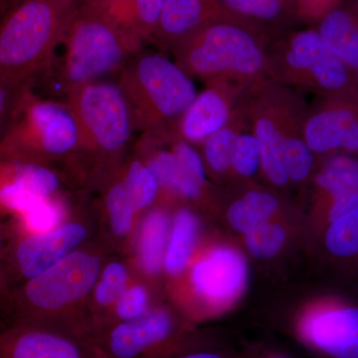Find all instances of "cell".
I'll list each match as a JSON object with an SVG mask.
<instances>
[{
	"label": "cell",
	"instance_id": "obj_14",
	"mask_svg": "<svg viewBox=\"0 0 358 358\" xmlns=\"http://www.w3.org/2000/svg\"><path fill=\"white\" fill-rule=\"evenodd\" d=\"M249 90L228 82H208L180 117L174 131L190 145H201L228 124Z\"/></svg>",
	"mask_w": 358,
	"mask_h": 358
},
{
	"label": "cell",
	"instance_id": "obj_23",
	"mask_svg": "<svg viewBox=\"0 0 358 358\" xmlns=\"http://www.w3.org/2000/svg\"><path fill=\"white\" fill-rule=\"evenodd\" d=\"M244 98L238 103L228 124L201 143L205 162L215 173H223L231 169L238 138L244 131H250Z\"/></svg>",
	"mask_w": 358,
	"mask_h": 358
},
{
	"label": "cell",
	"instance_id": "obj_2",
	"mask_svg": "<svg viewBox=\"0 0 358 358\" xmlns=\"http://www.w3.org/2000/svg\"><path fill=\"white\" fill-rule=\"evenodd\" d=\"M268 41L242 21L219 20L200 28L171 53L190 78L251 89L268 79Z\"/></svg>",
	"mask_w": 358,
	"mask_h": 358
},
{
	"label": "cell",
	"instance_id": "obj_5",
	"mask_svg": "<svg viewBox=\"0 0 358 358\" xmlns=\"http://www.w3.org/2000/svg\"><path fill=\"white\" fill-rule=\"evenodd\" d=\"M244 103L250 131L260 145L264 173L275 185H287L285 157L308 148L303 138L308 106L303 94L268 79L247 92Z\"/></svg>",
	"mask_w": 358,
	"mask_h": 358
},
{
	"label": "cell",
	"instance_id": "obj_10",
	"mask_svg": "<svg viewBox=\"0 0 358 358\" xmlns=\"http://www.w3.org/2000/svg\"><path fill=\"white\" fill-rule=\"evenodd\" d=\"M0 358H114L95 334L14 322L0 329Z\"/></svg>",
	"mask_w": 358,
	"mask_h": 358
},
{
	"label": "cell",
	"instance_id": "obj_12",
	"mask_svg": "<svg viewBox=\"0 0 358 358\" xmlns=\"http://www.w3.org/2000/svg\"><path fill=\"white\" fill-rule=\"evenodd\" d=\"M88 235L89 228L79 221L48 232L20 235L9 253V267L23 281L32 279L81 248Z\"/></svg>",
	"mask_w": 358,
	"mask_h": 358
},
{
	"label": "cell",
	"instance_id": "obj_25",
	"mask_svg": "<svg viewBox=\"0 0 358 358\" xmlns=\"http://www.w3.org/2000/svg\"><path fill=\"white\" fill-rule=\"evenodd\" d=\"M279 208V201L271 193L251 190L233 202L228 210V220L235 230L249 231L268 222Z\"/></svg>",
	"mask_w": 358,
	"mask_h": 358
},
{
	"label": "cell",
	"instance_id": "obj_3",
	"mask_svg": "<svg viewBox=\"0 0 358 358\" xmlns=\"http://www.w3.org/2000/svg\"><path fill=\"white\" fill-rule=\"evenodd\" d=\"M80 4L22 0L0 17V76L32 89L52 70L71 18Z\"/></svg>",
	"mask_w": 358,
	"mask_h": 358
},
{
	"label": "cell",
	"instance_id": "obj_42",
	"mask_svg": "<svg viewBox=\"0 0 358 358\" xmlns=\"http://www.w3.org/2000/svg\"><path fill=\"white\" fill-rule=\"evenodd\" d=\"M355 6L358 9V0H357V2H355Z\"/></svg>",
	"mask_w": 358,
	"mask_h": 358
},
{
	"label": "cell",
	"instance_id": "obj_35",
	"mask_svg": "<svg viewBox=\"0 0 358 358\" xmlns=\"http://www.w3.org/2000/svg\"><path fill=\"white\" fill-rule=\"evenodd\" d=\"M31 90L0 76V136L10 124L26 94Z\"/></svg>",
	"mask_w": 358,
	"mask_h": 358
},
{
	"label": "cell",
	"instance_id": "obj_7",
	"mask_svg": "<svg viewBox=\"0 0 358 358\" xmlns=\"http://www.w3.org/2000/svg\"><path fill=\"white\" fill-rule=\"evenodd\" d=\"M268 77L319 98L358 96L355 72L327 47L315 28L291 33L268 44Z\"/></svg>",
	"mask_w": 358,
	"mask_h": 358
},
{
	"label": "cell",
	"instance_id": "obj_24",
	"mask_svg": "<svg viewBox=\"0 0 358 358\" xmlns=\"http://www.w3.org/2000/svg\"><path fill=\"white\" fill-rule=\"evenodd\" d=\"M199 235V220L192 211L182 209L176 214L167 245L164 265L169 275L185 271L194 250Z\"/></svg>",
	"mask_w": 358,
	"mask_h": 358
},
{
	"label": "cell",
	"instance_id": "obj_30",
	"mask_svg": "<svg viewBox=\"0 0 358 358\" xmlns=\"http://www.w3.org/2000/svg\"><path fill=\"white\" fill-rule=\"evenodd\" d=\"M65 214L64 204L59 195L42 200L28 210L14 216L16 234H37L56 229L64 222Z\"/></svg>",
	"mask_w": 358,
	"mask_h": 358
},
{
	"label": "cell",
	"instance_id": "obj_8",
	"mask_svg": "<svg viewBox=\"0 0 358 358\" xmlns=\"http://www.w3.org/2000/svg\"><path fill=\"white\" fill-rule=\"evenodd\" d=\"M79 127L77 157L112 164L131 141L133 115L117 82H91L66 93Z\"/></svg>",
	"mask_w": 358,
	"mask_h": 358
},
{
	"label": "cell",
	"instance_id": "obj_37",
	"mask_svg": "<svg viewBox=\"0 0 358 358\" xmlns=\"http://www.w3.org/2000/svg\"><path fill=\"white\" fill-rule=\"evenodd\" d=\"M3 241V232L0 228V303L10 305L11 291L8 288V284H7L6 263L3 262L4 258H6V248H4Z\"/></svg>",
	"mask_w": 358,
	"mask_h": 358
},
{
	"label": "cell",
	"instance_id": "obj_22",
	"mask_svg": "<svg viewBox=\"0 0 358 358\" xmlns=\"http://www.w3.org/2000/svg\"><path fill=\"white\" fill-rule=\"evenodd\" d=\"M238 20L255 28L268 39L271 29H279L296 17L294 0H219Z\"/></svg>",
	"mask_w": 358,
	"mask_h": 358
},
{
	"label": "cell",
	"instance_id": "obj_17",
	"mask_svg": "<svg viewBox=\"0 0 358 358\" xmlns=\"http://www.w3.org/2000/svg\"><path fill=\"white\" fill-rule=\"evenodd\" d=\"M246 261L230 248L214 249L193 267L195 291L209 303L223 305L239 296L247 282Z\"/></svg>",
	"mask_w": 358,
	"mask_h": 358
},
{
	"label": "cell",
	"instance_id": "obj_34",
	"mask_svg": "<svg viewBox=\"0 0 358 358\" xmlns=\"http://www.w3.org/2000/svg\"><path fill=\"white\" fill-rule=\"evenodd\" d=\"M261 167V150L258 141L250 131L240 134L233 152L231 169L239 176H255Z\"/></svg>",
	"mask_w": 358,
	"mask_h": 358
},
{
	"label": "cell",
	"instance_id": "obj_16",
	"mask_svg": "<svg viewBox=\"0 0 358 358\" xmlns=\"http://www.w3.org/2000/svg\"><path fill=\"white\" fill-rule=\"evenodd\" d=\"M301 334L329 358H358V306L320 308L305 317Z\"/></svg>",
	"mask_w": 358,
	"mask_h": 358
},
{
	"label": "cell",
	"instance_id": "obj_33",
	"mask_svg": "<svg viewBox=\"0 0 358 358\" xmlns=\"http://www.w3.org/2000/svg\"><path fill=\"white\" fill-rule=\"evenodd\" d=\"M148 312L147 289L141 285H134L124 289L115 301L110 326L117 322L138 319Z\"/></svg>",
	"mask_w": 358,
	"mask_h": 358
},
{
	"label": "cell",
	"instance_id": "obj_6",
	"mask_svg": "<svg viewBox=\"0 0 358 358\" xmlns=\"http://www.w3.org/2000/svg\"><path fill=\"white\" fill-rule=\"evenodd\" d=\"M80 134L67 103L26 94L10 124L0 136V159L50 166L75 157Z\"/></svg>",
	"mask_w": 358,
	"mask_h": 358
},
{
	"label": "cell",
	"instance_id": "obj_1",
	"mask_svg": "<svg viewBox=\"0 0 358 358\" xmlns=\"http://www.w3.org/2000/svg\"><path fill=\"white\" fill-rule=\"evenodd\" d=\"M103 268L95 249L79 248L11 292L15 322H37L96 334L82 305L92 294Z\"/></svg>",
	"mask_w": 358,
	"mask_h": 358
},
{
	"label": "cell",
	"instance_id": "obj_9",
	"mask_svg": "<svg viewBox=\"0 0 358 358\" xmlns=\"http://www.w3.org/2000/svg\"><path fill=\"white\" fill-rule=\"evenodd\" d=\"M60 45L65 51L59 81L65 93L119 73L134 55L117 30L86 4L78 6Z\"/></svg>",
	"mask_w": 358,
	"mask_h": 358
},
{
	"label": "cell",
	"instance_id": "obj_15",
	"mask_svg": "<svg viewBox=\"0 0 358 358\" xmlns=\"http://www.w3.org/2000/svg\"><path fill=\"white\" fill-rule=\"evenodd\" d=\"M176 324L166 310H150L138 319L117 322L96 334L114 358H150L173 338Z\"/></svg>",
	"mask_w": 358,
	"mask_h": 358
},
{
	"label": "cell",
	"instance_id": "obj_40",
	"mask_svg": "<svg viewBox=\"0 0 358 358\" xmlns=\"http://www.w3.org/2000/svg\"><path fill=\"white\" fill-rule=\"evenodd\" d=\"M58 1L70 2V3L75 4H84L89 3V2L96 1V0H58Z\"/></svg>",
	"mask_w": 358,
	"mask_h": 358
},
{
	"label": "cell",
	"instance_id": "obj_13",
	"mask_svg": "<svg viewBox=\"0 0 358 358\" xmlns=\"http://www.w3.org/2000/svg\"><path fill=\"white\" fill-rule=\"evenodd\" d=\"M60 176L50 166L0 159V214L16 216L57 196Z\"/></svg>",
	"mask_w": 358,
	"mask_h": 358
},
{
	"label": "cell",
	"instance_id": "obj_19",
	"mask_svg": "<svg viewBox=\"0 0 358 358\" xmlns=\"http://www.w3.org/2000/svg\"><path fill=\"white\" fill-rule=\"evenodd\" d=\"M84 4L103 16L136 54L154 40L164 0H96Z\"/></svg>",
	"mask_w": 358,
	"mask_h": 358
},
{
	"label": "cell",
	"instance_id": "obj_41",
	"mask_svg": "<svg viewBox=\"0 0 358 358\" xmlns=\"http://www.w3.org/2000/svg\"><path fill=\"white\" fill-rule=\"evenodd\" d=\"M355 80H357V85H358V70L355 71Z\"/></svg>",
	"mask_w": 358,
	"mask_h": 358
},
{
	"label": "cell",
	"instance_id": "obj_20",
	"mask_svg": "<svg viewBox=\"0 0 358 358\" xmlns=\"http://www.w3.org/2000/svg\"><path fill=\"white\" fill-rule=\"evenodd\" d=\"M315 185L326 204L327 222L343 217L358 205V155L327 157L315 176Z\"/></svg>",
	"mask_w": 358,
	"mask_h": 358
},
{
	"label": "cell",
	"instance_id": "obj_11",
	"mask_svg": "<svg viewBox=\"0 0 358 358\" xmlns=\"http://www.w3.org/2000/svg\"><path fill=\"white\" fill-rule=\"evenodd\" d=\"M303 138L315 155H358V96L317 99L308 106Z\"/></svg>",
	"mask_w": 358,
	"mask_h": 358
},
{
	"label": "cell",
	"instance_id": "obj_26",
	"mask_svg": "<svg viewBox=\"0 0 358 358\" xmlns=\"http://www.w3.org/2000/svg\"><path fill=\"white\" fill-rule=\"evenodd\" d=\"M169 232V218L166 212L155 210L148 214L141 228L138 258L148 274H157L164 265Z\"/></svg>",
	"mask_w": 358,
	"mask_h": 358
},
{
	"label": "cell",
	"instance_id": "obj_21",
	"mask_svg": "<svg viewBox=\"0 0 358 358\" xmlns=\"http://www.w3.org/2000/svg\"><path fill=\"white\" fill-rule=\"evenodd\" d=\"M320 37L334 55L353 72L358 70V9L339 6L317 26Z\"/></svg>",
	"mask_w": 358,
	"mask_h": 358
},
{
	"label": "cell",
	"instance_id": "obj_39",
	"mask_svg": "<svg viewBox=\"0 0 358 358\" xmlns=\"http://www.w3.org/2000/svg\"><path fill=\"white\" fill-rule=\"evenodd\" d=\"M176 358H225L221 355H216V353L211 352H193L187 353V355H181V357Z\"/></svg>",
	"mask_w": 358,
	"mask_h": 358
},
{
	"label": "cell",
	"instance_id": "obj_4",
	"mask_svg": "<svg viewBox=\"0 0 358 358\" xmlns=\"http://www.w3.org/2000/svg\"><path fill=\"white\" fill-rule=\"evenodd\" d=\"M117 75L134 129L143 134L176 131L197 96L192 78L162 54L143 50L134 54Z\"/></svg>",
	"mask_w": 358,
	"mask_h": 358
},
{
	"label": "cell",
	"instance_id": "obj_31",
	"mask_svg": "<svg viewBox=\"0 0 358 358\" xmlns=\"http://www.w3.org/2000/svg\"><path fill=\"white\" fill-rule=\"evenodd\" d=\"M121 176L133 193L138 210H143L154 203L159 194V185L145 160L134 159L122 171Z\"/></svg>",
	"mask_w": 358,
	"mask_h": 358
},
{
	"label": "cell",
	"instance_id": "obj_32",
	"mask_svg": "<svg viewBox=\"0 0 358 358\" xmlns=\"http://www.w3.org/2000/svg\"><path fill=\"white\" fill-rule=\"evenodd\" d=\"M286 240V231L279 224L267 222L246 233L245 243L252 256L270 259L279 253Z\"/></svg>",
	"mask_w": 358,
	"mask_h": 358
},
{
	"label": "cell",
	"instance_id": "obj_38",
	"mask_svg": "<svg viewBox=\"0 0 358 358\" xmlns=\"http://www.w3.org/2000/svg\"><path fill=\"white\" fill-rule=\"evenodd\" d=\"M22 0H0V17L3 16L7 11L10 10L14 6H17Z\"/></svg>",
	"mask_w": 358,
	"mask_h": 358
},
{
	"label": "cell",
	"instance_id": "obj_27",
	"mask_svg": "<svg viewBox=\"0 0 358 358\" xmlns=\"http://www.w3.org/2000/svg\"><path fill=\"white\" fill-rule=\"evenodd\" d=\"M103 205L113 234L120 239L128 237L133 230L134 218L141 211L122 176L110 182L106 192Z\"/></svg>",
	"mask_w": 358,
	"mask_h": 358
},
{
	"label": "cell",
	"instance_id": "obj_29",
	"mask_svg": "<svg viewBox=\"0 0 358 358\" xmlns=\"http://www.w3.org/2000/svg\"><path fill=\"white\" fill-rule=\"evenodd\" d=\"M129 278L128 268L124 263L119 261L107 264L101 271L95 288L92 292L94 303H95L94 308L98 310L95 317H93L95 333L103 310L114 308L115 301L122 292L128 288ZM95 310H93L92 315L95 313Z\"/></svg>",
	"mask_w": 358,
	"mask_h": 358
},
{
	"label": "cell",
	"instance_id": "obj_36",
	"mask_svg": "<svg viewBox=\"0 0 358 358\" xmlns=\"http://www.w3.org/2000/svg\"><path fill=\"white\" fill-rule=\"evenodd\" d=\"M343 0H294L296 17L319 23L327 13L341 6Z\"/></svg>",
	"mask_w": 358,
	"mask_h": 358
},
{
	"label": "cell",
	"instance_id": "obj_28",
	"mask_svg": "<svg viewBox=\"0 0 358 358\" xmlns=\"http://www.w3.org/2000/svg\"><path fill=\"white\" fill-rule=\"evenodd\" d=\"M324 246L334 260L358 263V205L327 225Z\"/></svg>",
	"mask_w": 358,
	"mask_h": 358
},
{
	"label": "cell",
	"instance_id": "obj_18",
	"mask_svg": "<svg viewBox=\"0 0 358 358\" xmlns=\"http://www.w3.org/2000/svg\"><path fill=\"white\" fill-rule=\"evenodd\" d=\"M219 20L242 21L219 0H164L152 42L162 50L171 52L200 28Z\"/></svg>",
	"mask_w": 358,
	"mask_h": 358
}]
</instances>
